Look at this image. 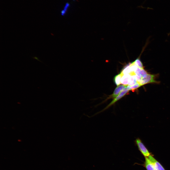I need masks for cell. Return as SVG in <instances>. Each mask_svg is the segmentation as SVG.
Returning <instances> with one entry per match:
<instances>
[{"mask_svg":"<svg viewBox=\"0 0 170 170\" xmlns=\"http://www.w3.org/2000/svg\"><path fill=\"white\" fill-rule=\"evenodd\" d=\"M158 75V74L155 75L148 73L144 77L141 78L139 83L141 86L145 84L151 83L158 84L160 82L155 80L156 78Z\"/></svg>","mask_w":170,"mask_h":170,"instance_id":"obj_1","label":"cell"},{"mask_svg":"<svg viewBox=\"0 0 170 170\" xmlns=\"http://www.w3.org/2000/svg\"><path fill=\"white\" fill-rule=\"evenodd\" d=\"M135 142L139 149L144 156L145 157H148L150 155L149 151L140 139L137 138Z\"/></svg>","mask_w":170,"mask_h":170,"instance_id":"obj_2","label":"cell"},{"mask_svg":"<svg viewBox=\"0 0 170 170\" xmlns=\"http://www.w3.org/2000/svg\"><path fill=\"white\" fill-rule=\"evenodd\" d=\"M129 90L127 89L122 91L116 97L114 98L111 102L108 104L104 109L103 110H104L108 108L111 105L113 104L116 102L120 99L123 96L128 93Z\"/></svg>","mask_w":170,"mask_h":170,"instance_id":"obj_3","label":"cell"},{"mask_svg":"<svg viewBox=\"0 0 170 170\" xmlns=\"http://www.w3.org/2000/svg\"><path fill=\"white\" fill-rule=\"evenodd\" d=\"M127 86L123 85L118 86L115 89L113 94L110 95L109 98L114 99L123 90L125 89Z\"/></svg>","mask_w":170,"mask_h":170,"instance_id":"obj_4","label":"cell"},{"mask_svg":"<svg viewBox=\"0 0 170 170\" xmlns=\"http://www.w3.org/2000/svg\"><path fill=\"white\" fill-rule=\"evenodd\" d=\"M148 157L153 164L156 170H165L161 165L152 155H150Z\"/></svg>","mask_w":170,"mask_h":170,"instance_id":"obj_5","label":"cell"},{"mask_svg":"<svg viewBox=\"0 0 170 170\" xmlns=\"http://www.w3.org/2000/svg\"><path fill=\"white\" fill-rule=\"evenodd\" d=\"M144 166L147 170H156L153 164L148 157H145Z\"/></svg>","mask_w":170,"mask_h":170,"instance_id":"obj_6","label":"cell"},{"mask_svg":"<svg viewBox=\"0 0 170 170\" xmlns=\"http://www.w3.org/2000/svg\"><path fill=\"white\" fill-rule=\"evenodd\" d=\"M130 76V75L129 74L122 75L120 80L121 84L125 85H128Z\"/></svg>","mask_w":170,"mask_h":170,"instance_id":"obj_7","label":"cell"},{"mask_svg":"<svg viewBox=\"0 0 170 170\" xmlns=\"http://www.w3.org/2000/svg\"><path fill=\"white\" fill-rule=\"evenodd\" d=\"M137 82V79L135 74L130 75L128 85L132 86L136 84Z\"/></svg>","mask_w":170,"mask_h":170,"instance_id":"obj_8","label":"cell"},{"mask_svg":"<svg viewBox=\"0 0 170 170\" xmlns=\"http://www.w3.org/2000/svg\"><path fill=\"white\" fill-rule=\"evenodd\" d=\"M130 63H129L125 66L123 69L120 72L122 75L127 74H129L131 71L130 70Z\"/></svg>","mask_w":170,"mask_h":170,"instance_id":"obj_9","label":"cell"},{"mask_svg":"<svg viewBox=\"0 0 170 170\" xmlns=\"http://www.w3.org/2000/svg\"><path fill=\"white\" fill-rule=\"evenodd\" d=\"M122 76L121 74L120 73L116 75L114 77V81L116 85H119L121 84L120 80Z\"/></svg>","mask_w":170,"mask_h":170,"instance_id":"obj_10","label":"cell"},{"mask_svg":"<svg viewBox=\"0 0 170 170\" xmlns=\"http://www.w3.org/2000/svg\"><path fill=\"white\" fill-rule=\"evenodd\" d=\"M141 86L137 82L135 85L130 86L128 85L126 87V89L128 90L134 91L135 90L140 87Z\"/></svg>","mask_w":170,"mask_h":170,"instance_id":"obj_11","label":"cell"},{"mask_svg":"<svg viewBox=\"0 0 170 170\" xmlns=\"http://www.w3.org/2000/svg\"><path fill=\"white\" fill-rule=\"evenodd\" d=\"M134 62L135 64L138 67L141 69H144V67L143 64L140 58H137Z\"/></svg>","mask_w":170,"mask_h":170,"instance_id":"obj_12","label":"cell"},{"mask_svg":"<svg viewBox=\"0 0 170 170\" xmlns=\"http://www.w3.org/2000/svg\"><path fill=\"white\" fill-rule=\"evenodd\" d=\"M70 6V4L68 2H67L64 7L63 10L61 12V14L62 15H64L66 13L68 8Z\"/></svg>","mask_w":170,"mask_h":170,"instance_id":"obj_13","label":"cell"},{"mask_svg":"<svg viewBox=\"0 0 170 170\" xmlns=\"http://www.w3.org/2000/svg\"><path fill=\"white\" fill-rule=\"evenodd\" d=\"M32 57L34 59H36L37 60L40 61L42 63L43 62L41 61H40L38 59V58L36 56H34V57Z\"/></svg>","mask_w":170,"mask_h":170,"instance_id":"obj_14","label":"cell"}]
</instances>
